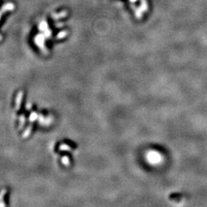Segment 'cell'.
<instances>
[{"label": "cell", "mask_w": 207, "mask_h": 207, "mask_svg": "<svg viewBox=\"0 0 207 207\" xmlns=\"http://www.w3.org/2000/svg\"><path fill=\"white\" fill-rule=\"evenodd\" d=\"M146 9H147V5H146V1L145 0H142L141 5H140V6L137 10V16L140 17L143 14V12H144L146 10Z\"/></svg>", "instance_id": "1"}, {"label": "cell", "mask_w": 207, "mask_h": 207, "mask_svg": "<svg viewBox=\"0 0 207 207\" xmlns=\"http://www.w3.org/2000/svg\"><path fill=\"white\" fill-rule=\"evenodd\" d=\"M130 1L133 2H136V1H137V0H130Z\"/></svg>", "instance_id": "2"}]
</instances>
